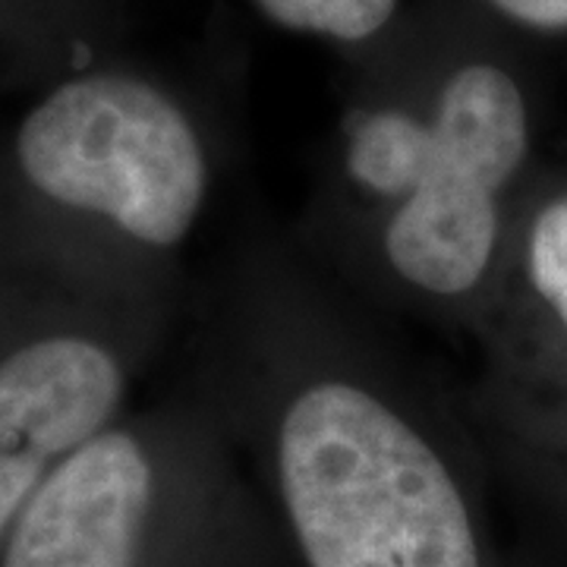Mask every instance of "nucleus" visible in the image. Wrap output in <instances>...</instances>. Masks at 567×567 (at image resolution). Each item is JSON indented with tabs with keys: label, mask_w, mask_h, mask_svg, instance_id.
Wrapping results in <instances>:
<instances>
[{
	"label": "nucleus",
	"mask_w": 567,
	"mask_h": 567,
	"mask_svg": "<svg viewBox=\"0 0 567 567\" xmlns=\"http://www.w3.org/2000/svg\"><path fill=\"white\" fill-rule=\"evenodd\" d=\"M278 492L303 567H486L451 466L363 388L322 382L290 404Z\"/></svg>",
	"instance_id": "nucleus-1"
},
{
	"label": "nucleus",
	"mask_w": 567,
	"mask_h": 567,
	"mask_svg": "<svg viewBox=\"0 0 567 567\" xmlns=\"http://www.w3.org/2000/svg\"><path fill=\"white\" fill-rule=\"evenodd\" d=\"M121 388L114 357L82 338H48L0 363V548L54 466L102 432Z\"/></svg>",
	"instance_id": "nucleus-5"
},
{
	"label": "nucleus",
	"mask_w": 567,
	"mask_h": 567,
	"mask_svg": "<svg viewBox=\"0 0 567 567\" xmlns=\"http://www.w3.org/2000/svg\"><path fill=\"white\" fill-rule=\"evenodd\" d=\"M162 517V486L145 447L99 432L25 502L0 567H145Z\"/></svg>",
	"instance_id": "nucleus-4"
},
{
	"label": "nucleus",
	"mask_w": 567,
	"mask_h": 567,
	"mask_svg": "<svg viewBox=\"0 0 567 567\" xmlns=\"http://www.w3.org/2000/svg\"><path fill=\"white\" fill-rule=\"evenodd\" d=\"M268 20L297 32H316L341 41L375 35L394 13L398 0H256Z\"/></svg>",
	"instance_id": "nucleus-6"
},
{
	"label": "nucleus",
	"mask_w": 567,
	"mask_h": 567,
	"mask_svg": "<svg viewBox=\"0 0 567 567\" xmlns=\"http://www.w3.org/2000/svg\"><path fill=\"white\" fill-rule=\"evenodd\" d=\"M529 278L561 322L567 324V199L548 205L533 224Z\"/></svg>",
	"instance_id": "nucleus-7"
},
{
	"label": "nucleus",
	"mask_w": 567,
	"mask_h": 567,
	"mask_svg": "<svg viewBox=\"0 0 567 567\" xmlns=\"http://www.w3.org/2000/svg\"><path fill=\"white\" fill-rule=\"evenodd\" d=\"M20 164L44 196L99 212L142 244L186 237L205 196V158L181 107L126 76L51 92L20 130Z\"/></svg>",
	"instance_id": "nucleus-3"
},
{
	"label": "nucleus",
	"mask_w": 567,
	"mask_h": 567,
	"mask_svg": "<svg viewBox=\"0 0 567 567\" xmlns=\"http://www.w3.org/2000/svg\"><path fill=\"white\" fill-rule=\"evenodd\" d=\"M505 17L524 22L529 29L558 32L567 29V0H492Z\"/></svg>",
	"instance_id": "nucleus-8"
},
{
	"label": "nucleus",
	"mask_w": 567,
	"mask_h": 567,
	"mask_svg": "<svg viewBox=\"0 0 567 567\" xmlns=\"http://www.w3.org/2000/svg\"><path fill=\"white\" fill-rule=\"evenodd\" d=\"M527 155V104L492 63L447 80L439 117L369 114L350 142V174L375 193L404 196L385 249L406 281L432 293H464L483 278L498 215L495 193Z\"/></svg>",
	"instance_id": "nucleus-2"
}]
</instances>
